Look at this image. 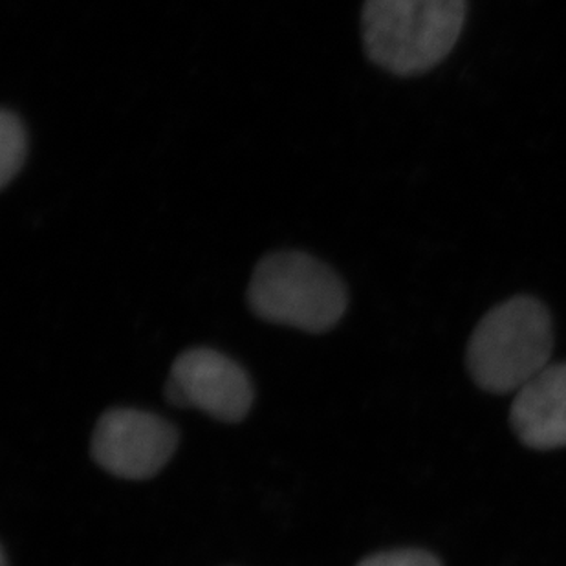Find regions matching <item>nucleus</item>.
I'll use <instances>...</instances> for the list:
<instances>
[{
    "label": "nucleus",
    "instance_id": "f257e3e1",
    "mask_svg": "<svg viewBox=\"0 0 566 566\" xmlns=\"http://www.w3.org/2000/svg\"><path fill=\"white\" fill-rule=\"evenodd\" d=\"M465 17L468 0H365V54L400 77L426 74L453 52Z\"/></svg>",
    "mask_w": 566,
    "mask_h": 566
},
{
    "label": "nucleus",
    "instance_id": "f03ea898",
    "mask_svg": "<svg viewBox=\"0 0 566 566\" xmlns=\"http://www.w3.org/2000/svg\"><path fill=\"white\" fill-rule=\"evenodd\" d=\"M554 350L552 315L530 295H515L488 312L468 343L465 364L490 392L521 390L543 373Z\"/></svg>",
    "mask_w": 566,
    "mask_h": 566
},
{
    "label": "nucleus",
    "instance_id": "7ed1b4c3",
    "mask_svg": "<svg viewBox=\"0 0 566 566\" xmlns=\"http://www.w3.org/2000/svg\"><path fill=\"white\" fill-rule=\"evenodd\" d=\"M248 303L268 323L331 331L347 312V286L332 268L303 252H275L253 270Z\"/></svg>",
    "mask_w": 566,
    "mask_h": 566
},
{
    "label": "nucleus",
    "instance_id": "20e7f679",
    "mask_svg": "<svg viewBox=\"0 0 566 566\" xmlns=\"http://www.w3.org/2000/svg\"><path fill=\"white\" fill-rule=\"evenodd\" d=\"M177 443V429L164 418L136 409H113L97 422L92 457L113 475L144 481L164 470Z\"/></svg>",
    "mask_w": 566,
    "mask_h": 566
},
{
    "label": "nucleus",
    "instance_id": "39448f33",
    "mask_svg": "<svg viewBox=\"0 0 566 566\" xmlns=\"http://www.w3.org/2000/svg\"><path fill=\"white\" fill-rule=\"evenodd\" d=\"M172 406L195 407L220 422H241L253 403L247 373L213 348H191L172 365L166 384Z\"/></svg>",
    "mask_w": 566,
    "mask_h": 566
},
{
    "label": "nucleus",
    "instance_id": "423d86ee",
    "mask_svg": "<svg viewBox=\"0 0 566 566\" xmlns=\"http://www.w3.org/2000/svg\"><path fill=\"white\" fill-rule=\"evenodd\" d=\"M512 428L530 448H565L566 361L546 367L517 390L512 406Z\"/></svg>",
    "mask_w": 566,
    "mask_h": 566
},
{
    "label": "nucleus",
    "instance_id": "0eeeda50",
    "mask_svg": "<svg viewBox=\"0 0 566 566\" xmlns=\"http://www.w3.org/2000/svg\"><path fill=\"white\" fill-rule=\"evenodd\" d=\"M28 156L27 127L15 113H0V188L6 189L21 172Z\"/></svg>",
    "mask_w": 566,
    "mask_h": 566
},
{
    "label": "nucleus",
    "instance_id": "6e6552de",
    "mask_svg": "<svg viewBox=\"0 0 566 566\" xmlns=\"http://www.w3.org/2000/svg\"><path fill=\"white\" fill-rule=\"evenodd\" d=\"M358 566H440V563L429 552L406 548V551L381 552L376 556L367 557Z\"/></svg>",
    "mask_w": 566,
    "mask_h": 566
},
{
    "label": "nucleus",
    "instance_id": "1a4fd4ad",
    "mask_svg": "<svg viewBox=\"0 0 566 566\" xmlns=\"http://www.w3.org/2000/svg\"><path fill=\"white\" fill-rule=\"evenodd\" d=\"M0 559H2V566H10L8 565V554H6V552H2V557H0Z\"/></svg>",
    "mask_w": 566,
    "mask_h": 566
}]
</instances>
